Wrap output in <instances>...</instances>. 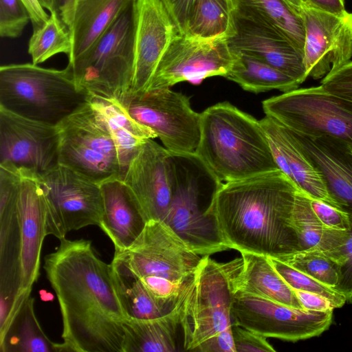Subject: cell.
<instances>
[{
	"instance_id": "obj_1",
	"label": "cell",
	"mask_w": 352,
	"mask_h": 352,
	"mask_svg": "<svg viewBox=\"0 0 352 352\" xmlns=\"http://www.w3.org/2000/svg\"><path fill=\"white\" fill-rule=\"evenodd\" d=\"M59 241L45 256L43 269L58 302L65 351L122 352L127 317L111 264L97 256L91 241Z\"/></svg>"
},
{
	"instance_id": "obj_2",
	"label": "cell",
	"mask_w": 352,
	"mask_h": 352,
	"mask_svg": "<svg viewBox=\"0 0 352 352\" xmlns=\"http://www.w3.org/2000/svg\"><path fill=\"white\" fill-rule=\"evenodd\" d=\"M298 190L279 169L223 183L215 212L230 249L276 258L300 251L292 225Z\"/></svg>"
},
{
	"instance_id": "obj_3",
	"label": "cell",
	"mask_w": 352,
	"mask_h": 352,
	"mask_svg": "<svg viewBox=\"0 0 352 352\" xmlns=\"http://www.w3.org/2000/svg\"><path fill=\"white\" fill-rule=\"evenodd\" d=\"M195 153L223 183L278 169L260 121L232 104H215L201 113Z\"/></svg>"
},
{
	"instance_id": "obj_4",
	"label": "cell",
	"mask_w": 352,
	"mask_h": 352,
	"mask_svg": "<svg viewBox=\"0 0 352 352\" xmlns=\"http://www.w3.org/2000/svg\"><path fill=\"white\" fill-rule=\"evenodd\" d=\"M170 153L173 191L162 221L199 255L229 250L215 212L223 182L195 153Z\"/></svg>"
},
{
	"instance_id": "obj_5",
	"label": "cell",
	"mask_w": 352,
	"mask_h": 352,
	"mask_svg": "<svg viewBox=\"0 0 352 352\" xmlns=\"http://www.w3.org/2000/svg\"><path fill=\"white\" fill-rule=\"evenodd\" d=\"M70 69H47L34 63L0 67V107L57 126L88 100Z\"/></svg>"
},
{
	"instance_id": "obj_6",
	"label": "cell",
	"mask_w": 352,
	"mask_h": 352,
	"mask_svg": "<svg viewBox=\"0 0 352 352\" xmlns=\"http://www.w3.org/2000/svg\"><path fill=\"white\" fill-rule=\"evenodd\" d=\"M157 300L175 305L202 257L162 221H148L128 249L115 252Z\"/></svg>"
},
{
	"instance_id": "obj_7",
	"label": "cell",
	"mask_w": 352,
	"mask_h": 352,
	"mask_svg": "<svg viewBox=\"0 0 352 352\" xmlns=\"http://www.w3.org/2000/svg\"><path fill=\"white\" fill-rule=\"evenodd\" d=\"M242 258L221 263L203 256L183 290L180 327L183 350L194 351L201 342L232 324L234 279Z\"/></svg>"
},
{
	"instance_id": "obj_8",
	"label": "cell",
	"mask_w": 352,
	"mask_h": 352,
	"mask_svg": "<svg viewBox=\"0 0 352 352\" xmlns=\"http://www.w3.org/2000/svg\"><path fill=\"white\" fill-rule=\"evenodd\" d=\"M135 27V1L126 7L91 48L68 63L80 89L89 95L124 102L133 76Z\"/></svg>"
},
{
	"instance_id": "obj_9",
	"label": "cell",
	"mask_w": 352,
	"mask_h": 352,
	"mask_svg": "<svg viewBox=\"0 0 352 352\" xmlns=\"http://www.w3.org/2000/svg\"><path fill=\"white\" fill-rule=\"evenodd\" d=\"M265 116L288 129L311 137L329 136L352 148V99L321 85L297 89L262 102Z\"/></svg>"
},
{
	"instance_id": "obj_10",
	"label": "cell",
	"mask_w": 352,
	"mask_h": 352,
	"mask_svg": "<svg viewBox=\"0 0 352 352\" xmlns=\"http://www.w3.org/2000/svg\"><path fill=\"white\" fill-rule=\"evenodd\" d=\"M56 126L59 164L99 185L122 179L115 142L104 120L88 100Z\"/></svg>"
},
{
	"instance_id": "obj_11",
	"label": "cell",
	"mask_w": 352,
	"mask_h": 352,
	"mask_svg": "<svg viewBox=\"0 0 352 352\" xmlns=\"http://www.w3.org/2000/svg\"><path fill=\"white\" fill-rule=\"evenodd\" d=\"M46 205L47 235L59 240L89 226L99 225L103 213L100 186L58 164L38 175Z\"/></svg>"
},
{
	"instance_id": "obj_12",
	"label": "cell",
	"mask_w": 352,
	"mask_h": 352,
	"mask_svg": "<svg viewBox=\"0 0 352 352\" xmlns=\"http://www.w3.org/2000/svg\"><path fill=\"white\" fill-rule=\"evenodd\" d=\"M129 115L151 129L164 146L175 153H193L201 138V113L189 98L170 88L129 96L122 103Z\"/></svg>"
},
{
	"instance_id": "obj_13",
	"label": "cell",
	"mask_w": 352,
	"mask_h": 352,
	"mask_svg": "<svg viewBox=\"0 0 352 352\" xmlns=\"http://www.w3.org/2000/svg\"><path fill=\"white\" fill-rule=\"evenodd\" d=\"M333 310L294 308L249 293L236 292L232 323L266 338L296 342L320 336L332 322Z\"/></svg>"
},
{
	"instance_id": "obj_14",
	"label": "cell",
	"mask_w": 352,
	"mask_h": 352,
	"mask_svg": "<svg viewBox=\"0 0 352 352\" xmlns=\"http://www.w3.org/2000/svg\"><path fill=\"white\" fill-rule=\"evenodd\" d=\"M232 63L226 38L203 39L177 32L145 91L170 88L183 81L199 84L208 77H225Z\"/></svg>"
},
{
	"instance_id": "obj_15",
	"label": "cell",
	"mask_w": 352,
	"mask_h": 352,
	"mask_svg": "<svg viewBox=\"0 0 352 352\" xmlns=\"http://www.w3.org/2000/svg\"><path fill=\"white\" fill-rule=\"evenodd\" d=\"M56 126L0 107V164L43 175L59 164Z\"/></svg>"
},
{
	"instance_id": "obj_16",
	"label": "cell",
	"mask_w": 352,
	"mask_h": 352,
	"mask_svg": "<svg viewBox=\"0 0 352 352\" xmlns=\"http://www.w3.org/2000/svg\"><path fill=\"white\" fill-rule=\"evenodd\" d=\"M303 61L307 76L323 78L352 58V13L340 15L302 3Z\"/></svg>"
},
{
	"instance_id": "obj_17",
	"label": "cell",
	"mask_w": 352,
	"mask_h": 352,
	"mask_svg": "<svg viewBox=\"0 0 352 352\" xmlns=\"http://www.w3.org/2000/svg\"><path fill=\"white\" fill-rule=\"evenodd\" d=\"M19 170L21 181L17 201L18 292L16 299L31 292L37 280L42 245L47 236L46 205L38 175L29 170Z\"/></svg>"
},
{
	"instance_id": "obj_18",
	"label": "cell",
	"mask_w": 352,
	"mask_h": 352,
	"mask_svg": "<svg viewBox=\"0 0 352 352\" xmlns=\"http://www.w3.org/2000/svg\"><path fill=\"white\" fill-rule=\"evenodd\" d=\"M173 179L171 153L148 139L131 160L122 181L148 221H162L170 204Z\"/></svg>"
},
{
	"instance_id": "obj_19",
	"label": "cell",
	"mask_w": 352,
	"mask_h": 352,
	"mask_svg": "<svg viewBox=\"0 0 352 352\" xmlns=\"http://www.w3.org/2000/svg\"><path fill=\"white\" fill-rule=\"evenodd\" d=\"M177 33L175 25L160 0L135 1L134 71L128 97L145 91Z\"/></svg>"
},
{
	"instance_id": "obj_20",
	"label": "cell",
	"mask_w": 352,
	"mask_h": 352,
	"mask_svg": "<svg viewBox=\"0 0 352 352\" xmlns=\"http://www.w3.org/2000/svg\"><path fill=\"white\" fill-rule=\"evenodd\" d=\"M289 131L338 208L352 216V148L334 138L311 137Z\"/></svg>"
},
{
	"instance_id": "obj_21",
	"label": "cell",
	"mask_w": 352,
	"mask_h": 352,
	"mask_svg": "<svg viewBox=\"0 0 352 352\" xmlns=\"http://www.w3.org/2000/svg\"><path fill=\"white\" fill-rule=\"evenodd\" d=\"M234 32L226 38L232 52L260 59L300 85L306 80L303 55L285 38L245 19L234 16Z\"/></svg>"
},
{
	"instance_id": "obj_22",
	"label": "cell",
	"mask_w": 352,
	"mask_h": 352,
	"mask_svg": "<svg viewBox=\"0 0 352 352\" xmlns=\"http://www.w3.org/2000/svg\"><path fill=\"white\" fill-rule=\"evenodd\" d=\"M259 121L278 168L298 190L311 199L338 208L329 196L320 175L302 151L292 132L267 116Z\"/></svg>"
},
{
	"instance_id": "obj_23",
	"label": "cell",
	"mask_w": 352,
	"mask_h": 352,
	"mask_svg": "<svg viewBox=\"0 0 352 352\" xmlns=\"http://www.w3.org/2000/svg\"><path fill=\"white\" fill-rule=\"evenodd\" d=\"M103 213L98 226L114 245L115 252L128 249L141 234L148 220L122 179L100 185Z\"/></svg>"
},
{
	"instance_id": "obj_24",
	"label": "cell",
	"mask_w": 352,
	"mask_h": 352,
	"mask_svg": "<svg viewBox=\"0 0 352 352\" xmlns=\"http://www.w3.org/2000/svg\"><path fill=\"white\" fill-rule=\"evenodd\" d=\"M136 0H77L69 29L72 50L69 63L91 48L120 14Z\"/></svg>"
},
{
	"instance_id": "obj_25",
	"label": "cell",
	"mask_w": 352,
	"mask_h": 352,
	"mask_svg": "<svg viewBox=\"0 0 352 352\" xmlns=\"http://www.w3.org/2000/svg\"><path fill=\"white\" fill-rule=\"evenodd\" d=\"M30 294L15 303L0 325L1 352H62L63 343L51 341L43 331Z\"/></svg>"
},
{
	"instance_id": "obj_26",
	"label": "cell",
	"mask_w": 352,
	"mask_h": 352,
	"mask_svg": "<svg viewBox=\"0 0 352 352\" xmlns=\"http://www.w3.org/2000/svg\"><path fill=\"white\" fill-rule=\"evenodd\" d=\"M233 15L279 34L303 55L305 28L300 10L285 0H231Z\"/></svg>"
},
{
	"instance_id": "obj_27",
	"label": "cell",
	"mask_w": 352,
	"mask_h": 352,
	"mask_svg": "<svg viewBox=\"0 0 352 352\" xmlns=\"http://www.w3.org/2000/svg\"><path fill=\"white\" fill-rule=\"evenodd\" d=\"M241 254L242 263L234 279V292L249 293L303 309L294 290L276 272L268 256L250 252Z\"/></svg>"
},
{
	"instance_id": "obj_28",
	"label": "cell",
	"mask_w": 352,
	"mask_h": 352,
	"mask_svg": "<svg viewBox=\"0 0 352 352\" xmlns=\"http://www.w3.org/2000/svg\"><path fill=\"white\" fill-rule=\"evenodd\" d=\"M88 101L104 120L115 142L122 180L131 160L142 144L157 135L133 119L119 100L89 94Z\"/></svg>"
},
{
	"instance_id": "obj_29",
	"label": "cell",
	"mask_w": 352,
	"mask_h": 352,
	"mask_svg": "<svg viewBox=\"0 0 352 352\" xmlns=\"http://www.w3.org/2000/svg\"><path fill=\"white\" fill-rule=\"evenodd\" d=\"M183 298L182 291L173 309L162 316L151 319H126L124 322L122 352L178 351L177 333L181 327Z\"/></svg>"
},
{
	"instance_id": "obj_30",
	"label": "cell",
	"mask_w": 352,
	"mask_h": 352,
	"mask_svg": "<svg viewBox=\"0 0 352 352\" xmlns=\"http://www.w3.org/2000/svg\"><path fill=\"white\" fill-rule=\"evenodd\" d=\"M110 264L115 290L127 319L158 318L175 306L166 305L153 297L140 280L116 257Z\"/></svg>"
},
{
	"instance_id": "obj_31",
	"label": "cell",
	"mask_w": 352,
	"mask_h": 352,
	"mask_svg": "<svg viewBox=\"0 0 352 352\" xmlns=\"http://www.w3.org/2000/svg\"><path fill=\"white\" fill-rule=\"evenodd\" d=\"M292 225L301 250H318L331 257L344 245L348 231L327 227L317 217L310 204V197L298 190L292 213Z\"/></svg>"
},
{
	"instance_id": "obj_32",
	"label": "cell",
	"mask_w": 352,
	"mask_h": 352,
	"mask_svg": "<svg viewBox=\"0 0 352 352\" xmlns=\"http://www.w3.org/2000/svg\"><path fill=\"white\" fill-rule=\"evenodd\" d=\"M232 52V51H231ZM233 63L225 78L253 93L278 89L283 93L298 89L294 78L254 56L232 52Z\"/></svg>"
},
{
	"instance_id": "obj_33",
	"label": "cell",
	"mask_w": 352,
	"mask_h": 352,
	"mask_svg": "<svg viewBox=\"0 0 352 352\" xmlns=\"http://www.w3.org/2000/svg\"><path fill=\"white\" fill-rule=\"evenodd\" d=\"M234 32L231 0H196L184 34L203 39L227 38Z\"/></svg>"
},
{
	"instance_id": "obj_34",
	"label": "cell",
	"mask_w": 352,
	"mask_h": 352,
	"mask_svg": "<svg viewBox=\"0 0 352 352\" xmlns=\"http://www.w3.org/2000/svg\"><path fill=\"white\" fill-rule=\"evenodd\" d=\"M71 50L69 31L54 13H50L48 21L41 28L33 31L28 43V53L35 65L60 53L68 56Z\"/></svg>"
},
{
	"instance_id": "obj_35",
	"label": "cell",
	"mask_w": 352,
	"mask_h": 352,
	"mask_svg": "<svg viewBox=\"0 0 352 352\" xmlns=\"http://www.w3.org/2000/svg\"><path fill=\"white\" fill-rule=\"evenodd\" d=\"M278 259L333 288L338 283V263L320 250H300Z\"/></svg>"
},
{
	"instance_id": "obj_36",
	"label": "cell",
	"mask_w": 352,
	"mask_h": 352,
	"mask_svg": "<svg viewBox=\"0 0 352 352\" xmlns=\"http://www.w3.org/2000/svg\"><path fill=\"white\" fill-rule=\"evenodd\" d=\"M269 258L276 272L294 290L322 295L329 299L335 308L342 307L346 302L345 296L334 288L317 280L278 258Z\"/></svg>"
},
{
	"instance_id": "obj_37",
	"label": "cell",
	"mask_w": 352,
	"mask_h": 352,
	"mask_svg": "<svg viewBox=\"0 0 352 352\" xmlns=\"http://www.w3.org/2000/svg\"><path fill=\"white\" fill-rule=\"evenodd\" d=\"M30 21L29 13L21 0H0V36H20Z\"/></svg>"
},
{
	"instance_id": "obj_38",
	"label": "cell",
	"mask_w": 352,
	"mask_h": 352,
	"mask_svg": "<svg viewBox=\"0 0 352 352\" xmlns=\"http://www.w3.org/2000/svg\"><path fill=\"white\" fill-rule=\"evenodd\" d=\"M349 237L344 245L340 246L331 256L339 265V279L334 287L342 294L346 302L352 304V216Z\"/></svg>"
},
{
	"instance_id": "obj_39",
	"label": "cell",
	"mask_w": 352,
	"mask_h": 352,
	"mask_svg": "<svg viewBox=\"0 0 352 352\" xmlns=\"http://www.w3.org/2000/svg\"><path fill=\"white\" fill-rule=\"evenodd\" d=\"M236 352H275L267 338L245 329L236 324H232Z\"/></svg>"
},
{
	"instance_id": "obj_40",
	"label": "cell",
	"mask_w": 352,
	"mask_h": 352,
	"mask_svg": "<svg viewBox=\"0 0 352 352\" xmlns=\"http://www.w3.org/2000/svg\"><path fill=\"white\" fill-rule=\"evenodd\" d=\"M320 85L332 94L352 99V60L327 74Z\"/></svg>"
},
{
	"instance_id": "obj_41",
	"label": "cell",
	"mask_w": 352,
	"mask_h": 352,
	"mask_svg": "<svg viewBox=\"0 0 352 352\" xmlns=\"http://www.w3.org/2000/svg\"><path fill=\"white\" fill-rule=\"evenodd\" d=\"M310 204L317 217L327 227L343 231L351 229L349 215L321 201L310 198Z\"/></svg>"
},
{
	"instance_id": "obj_42",
	"label": "cell",
	"mask_w": 352,
	"mask_h": 352,
	"mask_svg": "<svg viewBox=\"0 0 352 352\" xmlns=\"http://www.w3.org/2000/svg\"><path fill=\"white\" fill-rule=\"evenodd\" d=\"M179 34H184L186 25L196 0H160Z\"/></svg>"
},
{
	"instance_id": "obj_43",
	"label": "cell",
	"mask_w": 352,
	"mask_h": 352,
	"mask_svg": "<svg viewBox=\"0 0 352 352\" xmlns=\"http://www.w3.org/2000/svg\"><path fill=\"white\" fill-rule=\"evenodd\" d=\"M195 352H236L232 326L198 345Z\"/></svg>"
},
{
	"instance_id": "obj_44",
	"label": "cell",
	"mask_w": 352,
	"mask_h": 352,
	"mask_svg": "<svg viewBox=\"0 0 352 352\" xmlns=\"http://www.w3.org/2000/svg\"><path fill=\"white\" fill-rule=\"evenodd\" d=\"M303 309L315 311H327L335 309L333 303L322 295L294 290Z\"/></svg>"
},
{
	"instance_id": "obj_45",
	"label": "cell",
	"mask_w": 352,
	"mask_h": 352,
	"mask_svg": "<svg viewBox=\"0 0 352 352\" xmlns=\"http://www.w3.org/2000/svg\"><path fill=\"white\" fill-rule=\"evenodd\" d=\"M26 8L32 24L33 31L41 28L49 19L40 0H21Z\"/></svg>"
},
{
	"instance_id": "obj_46",
	"label": "cell",
	"mask_w": 352,
	"mask_h": 352,
	"mask_svg": "<svg viewBox=\"0 0 352 352\" xmlns=\"http://www.w3.org/2000/svg\"><path fill=\"white\" fill-rule=\"evenodd\" d=\"M77 0H53V12L69 30L73 19Z\"/></svg>"
},
{
	"instance_id": "obj_47",
	"label": "cell",
	"mask_w": 352,
	"mask_h": 352,
	"mask_svg": "<svg viewBox=\"0 0 352 352\" xmlns=\"http://www.w3.org/2000/svg\"><path fill=\"white\" fill-rule=\"evenodd\" d=\"M302 3L328 13L340 15L346 10L344 0H301Z\"/></svg>"
},
{
	"instance_id": "obj_48",
	"label": "cell",
	"mask_w": 352,
	"mask_h": 352,
	"mask_svg": "<svg viewBox=\"0 0 352 352\" xmlns=\"http://www.w3.org/2000/svg\"><path fill=\"white\" fill-rule=\"evenodd\" d=\"M42 6L50 11V13L53 12V0H40Z\"/></svg>"
},
{
	"instance_id": "obj_49",
	"label": "cell",
	"mask_w": 352,
	"mask_h": 352,
	"mask_svg": "<svg viewBox=\"0 0 352 352\" xmlns=\"http://www.w3.org/2000/svg\"><path fill=\"white\" fill-rule=\"evenodd\" d=\"M285 1H287L289 3H290L292 6H294L296 9H298L299 10H301V7L302 5L301 0H285Z\"/></svg>"
}]
</instances>
